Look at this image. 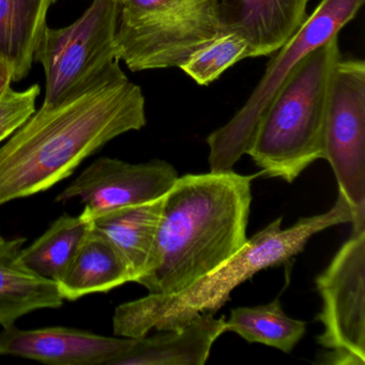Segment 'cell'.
<instances>
[{
  "label": "cell",
  "instance_id": "obj_1",
  "mask_svg": "<svg viewBox=\"0 0 365 365\" xmlns=\"http://www.w3.org/2000/svg\"><path fill=\"white\" fill-rule=\"evenodd\" d=\"M146 123L142 89L119 63L83 93L41 106L0 147V206L51 189L104 145Z\"/></svg>",
  "mask_w": 365,
  "mask_h": 365
},
{
  "label": "cell",
  "instance_id": "obj_2",
  "mask_svg": "<svg viewBox=\"0 0 365 365\" xmlns=\"http://www.w3.org/2000/svg\"><path fill=\"white\" fill-rule=\"evenodd\" d=\"M257 175L228 170L178 177L164 195L148 267L136 283L149 294H174L238 253L247 241L251 183Z\"/></svg>",
  "mask_w": 365,
  "mask_h": 365
},
{
  "label": "cell",
  "instance_id": "obj_3",
  "mask_svg": "<svg viewBox=\"0 0 365 365\" xmlns=\"http://www.w3.org/2000/svg\"><path fill=\"white\" fill-rule=\"evenodd\" d=\"M351 222V209L339 193L330 210L303 217L289 228L283 230L279 217L247 239L238 253L185 289L149 294L117 307L113 317L114 334L140 339L150 331L181 328L198 314H215L230 300L235 288L256 273L289 262L318 232Z\"/></svg>",
  "mask_w": 365,
  "mask_h": 365
},
{
  "label": "cell",
  "instance_id": "obj_4",
  "mask_svg": "<svg viewBox=\"0 0 365 365\" xmlns=\"http://www.w3.org/2000/svg\"><path fill=\"white\" fill-rule=\"evenodd\" d=\"M341 58L335 36L303 58L279 87L247 149L260 174L292 183L324 159L329 91Z\"/></svg>",
  "mask_w": 365,
  "mask_h": 365
},
{
  "label": "cell",
  "instance_id": "obj_5",
  "mask_svg": "<svg viewBox=\"0 0 365 365\" xmlns=\"http://www.w3.org/2000/svg\"><path fill=\"white\" fill-rule=\"evenodd\" d=\"M223 0H125L115 36V56L131 71L180 68L225 31Z\"/></svg>",
  "mask_w": 365,
  "mask_h": 365
},
{
  "label": "cell",
  "instance_id": "obj_6",
  "mask_svg": "<svg viewBox=\"0 0 365 365\" xmlns=\"http://www.w3.org/2000/svg\"><path fill=\"white\" fill-rule=\"evenodd\" d=\"M364 0H322L292 37L277 51L242 108L207 138L210 172L232 170L247 155L260 117L292 70L354 20Z\"/></svg>",
  "mask_w": 365,
  "mask_h": 365
},
{
  "label": "cell",
  "instance_id": "obj_7",
  "mask_svg": "<svg viewBox=\"0 0 365 365\" xmlns=\"http://www.w3.org/2000/svg\"><path fill=\"white\" fill-rule=\"evenodd\" d=\"M119 14L120 4L115 0H93L73 24L46 26L34 56L46 74L43 108L83 93L119 63L114 48Z\"/></svg>",
  "mask_w": 365,
  "mask_h": 365
},
{
  "label": "cell",
  "instance_id": "obj_8",
  "mask_svg": "<svg viewBox=\"0 0 365 365\" xmlns=\"http://www.w3.org/2000/svg\"><path fill=\"white\" fill-rule=\"evenodd\" d=\"M324 160L352 212V232L365 230V63L341 61L331 78Z\"/></svg>",
  "mask_w": 365,
  "mask_h": 365
},
{
  "label": "cell",
  "instance_id": "obj_9",
  "mask_svg": "<svg viewBox=\"0 0 365 365\" xmlns=\"http://www.w3.org/2000/svg\"><path fill=\"white\" fill-rule=\"evenodd\" d=\"M315 284L324 328L317 341L326 350L319 363L364 365L365 230L352 232Z\"/></svg>",
  "mask_w": 365,
  "mask_h": 365
},
{
  "label": "cell",
  "instance_id": "obj_10",
  "mask_svg": "<svg viewBox=\"0 0 365 365\" xmlns=\"http://www.w3.org/2000/svg\"><path fill=\"white\" fill-rule=\"evenodd\" d=\"M178 177L174 166L163 160L132 164L99 158L55 200L66 202L78 198L85 205L82 213L91 217L112 209L162 197Z\"/></svg>",
  "mask_w": 365,
  "mask_h": 365
},
{
  "label": "cell",
  "instance_id": "obj_11",
  "mask_svg": "<svg viewBox=\"0 0 365 365\" xmlns=\"http://www.w3.org/2000/svg\"><path fill=\"white\" fill-rule=\"evenodd\" d=\"M134 339L110 337L67 327L0 332V356L31 359L54 365H110L125 354Z\"/></svg>",
  "mask_w": 365,
  "mask_h": 365
},
{
  "label": "cell",
  "instance_id": "obj_12",
  "mask_svg": "<svg viewBox=\"0 0 365 365\" xmlns=\"http://www.w3.org/2000/svg\"><path fill=\"white\" fill-rule=\"evenodd\" d=\"M309 0H223L225 31L242 36L251 57L269 56L281 48L307 16Z\"/></svg>",
  "mask_w": 365,
  "mask_h": 365
},
{
  "label": "cell",
  "instance_id": "obj_13",
  "mask_svg": "<svg viewBox=\"0 0 365 365\" xmlns=\"http://www.w3.org/2000/svg\"><path fill=\"white\" fill-rule=\"evenodd\" d=\"M226 332V318L200 313L185 326L134 339L110 365H202L215 341Z\"/></svg>",
  "mask_w": 365,
  "mask_h": 365
},
{
  "label": "cell",
  "instance_id": "obj_14",
  "mask_svg": "<svg viewBox=\"0 0 365 365\" xmlns=\"http://www.w3.org/2000/svg\"><path fill=\"white\" fill-rule=\"evenodd\" d=\"M26 239L5 240L0 245V326H14L23 316L63 304L57 282L27 268L19 258Z\"/></svg>",
  "mask_w": 365,
  "mask_h": 365
},
{
  "label": "cell",
  "instance_id": "obj_15",
  "mask_svg": "<svg viewBox=\"0 0 365 365\" xmlns=\"http://www.w3.org/2000/svg\"><path fill=\"white\" fill-rule=\"evenodd\" d=\"M128 282L131 275L123 256L91 222L57 285L63 300L76 301L87 294L110 292Z\"/></svg>",
  "mask_w": 365,
  "mask_h": 365
},
{
  "label": "cell",
  "instance_id": "obj_16",
  "mask_svg": "<svg viewBox=\"0 0 365 365\" xmlns=\"http://www.w3.org/2000/svg\"><path fill=\"white\" fill-rule=\"evenodd\" d=\"M163 198L162 196L87 217L118 250L129 269L131 282L136 283L146 272L161 219Z\"/></svg>",
  "mask_w": 365,
  "mask_h": 365
},
{
  "label": "cell",
  "instance_id": "obj_17",
  "mask_svg": "<svg viewBox=\"0 0 365 365\" xmlns=\"http://www.w3.org/2000/svg\"><path fill=\"white\" fill-rule=\"evenodd\" d=\"M56 0H0V55L14 68V82L24 80Z\"/></svg>",
  "mask_w": 365,
  "mask_h": 365
},
{
  "label": "cell",
  "instance_id": "obj_18",
  "mask_svg": "<svg viewBox=\"0 0 365 365\" xmlns=\"http://www.w3.org/2000/svg\"><path fill=\"white\" fill-rule=\"evenodd\" d=\"M227 331L249 343L264 344L289 354L304 336L307 324L288 317L279 299H275L268 304L232 309L226 320Z\"/></svg>",
  "mask_w": 365,
  "mask_h": 365
},
{
  "label": "cell",
  "instance_id": "obj_19",
  "mask_svg": "<svg viewBox=\"0 0 365 365\" xmlns=\"http://www.w3.org/2000/svg\"><path fill=\"white\" fill-rule=\"evenodd\" d=\"M89 226L91 220L83 213L78 217L61 215L35 242L21 250L19 258L34 272L58 282Z\"/></svg>",
  "mask_w": 365,
  "mask_h": 365
},
{
  "label": "cell",
  "instance_id": "obj_20",
  "mask_svg": "<svg viewBox=\"0 0 365 365\" xmlns=\"http://www.w3.org/2000/svg\"><path fill=\"white\" fill-rule=\"evenodd\" d=\"M250 57L247 40L236 31H225L197 48L179 69L198 85L208 86L235 63Z\"/></svg>",
  "mask_w": 365,
  "mask_h": 365
},
{
  "label": "cell",
  "instance_id": "obj_21",
  "mask_svg": "<svg viewBox=\"0 0 365 365\" xmlns=\"http://www.w3.org/2000/svg\"><path fill=\"white\" fill-rule=\"evenodd\" d=\"M40 91L39 85L35 84L24 91L9 88L0 97V143L18 131L35 114Z\"/></svg>",
  "mask_w": 365,
  "mask_h": 365
},
{
  "label": "cell",
  "instance_id": "obj_22",
  "mask_svg": "<svg viewBox=\"0 0 365 365\" xmlns=\"http://www.w3.org/2000/svg\"><path fill=\"white\" fill-rule=\"evenodd\" d=\"M14 82V68L11 63L0 55V97L11 88Z\"/></svg>",
  "mask_w": 365,
  "mask_h": 365
},
{
  "label": "cell",
  "instance_id": "obj_23",
  "mask_svg": "<svg viewBox=\"0 0 365 365\" xmlns=\"http://www.w3.org/2000/svg\"><path fill=\"white\" fill-rule=\"evenodd\" d=\"M4 241H5V239H4L3 237H1V235H0V245H1V243L4 242Z\"/></svg>",
  "mask_w": 365,
  "mask_h": 365
},
{
  "label": "cell",
  "instance_id": "obj_24",
  "mask_svg": "<svg viewBox=\"0 0 365 365\" xmlns=\"http://www.w3.org/2000/svg\"><path fill=\"white\" fill-rule=\"evenodd\" d=\"M115 1H117V3L120 4L121 5V4H123V1H125V0H115Z\"/></svg>",
  "mask_w": 365,
  "mask_h": 365
}]
</instances>
